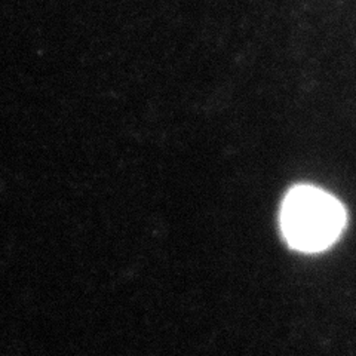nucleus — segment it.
Wrapping results in <instances>:
<instances>
[{"mask_svg":"<svg viewBox=\"0 0 356 356\" xmlns=\"http://www.w3.org/2000/svg\"><path fill=\"white\" fill-rule=\"evenodd\" d=\"M280 220L289 247L318 252L339 239L346 226V211L336 197L321 188L297 186L286 193Z\"/></svg>","mask_w":356,"mask_h":356,"instance_id":"nucleus-1","label":"nucleus"}]
</instances>
